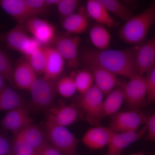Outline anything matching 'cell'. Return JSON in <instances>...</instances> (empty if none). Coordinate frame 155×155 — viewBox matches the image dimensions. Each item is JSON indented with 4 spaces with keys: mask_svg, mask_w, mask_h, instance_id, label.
Listing matches in <instances>:
<instances>
[{
    "mask_svg": "<svg viewBox=\"0 0 155 155\" xmlns=\"http://www.w3.org/2000/svg\"><path fill=\"white\" fill-rule=\"evenodd\" d=\"M136 47L123 50H87L81 59L85 65L93 64L115 75L131 78L138 74L136 65Z\"/></svg>",
    "mask_w": 155,
    "mask_h": 155,
    "instance_id": "6da1fadb",
    "label": "cell"
},
{
    "mask_svg": "<svg viewBox=\"0 0 155 155\" xmlns=\"http://www.w3.org/2000/svg\"><path fill=\"white\" fill-rule=\"evenodd\" d=\"M155 22V3L138 15L125 22L120 29V38L127 44L137 45L146 37L151 26Z\"/></svg>",
    "mask_w": 155,
    "mask_h": 155,
    "instance_id": "7a4b0ae2",
    "label": "cell"
},
{
    "mask_svg": "<svg viewBox=\"0 0 155 155\" xmlns=\"http://www.w3.org/2000/svg\"><path fill=\"white\" fill-rule=\"evenodd\" d=\"M46 137L50 144L62 155H75L78 140L67 127L47 119Z\"/></svg>",
    "mask_w": 155,
    "mask_h": 155,
    "instance_id": "3957f363",
    "label": "cell"
},
{
    "mask_svg": "<svg viewBox=\"0 0 155 155\" xmlns=\"http://www.w3.org/2000/svg\"><path fill=\"white\" fill-rule=\"evenodd\" d=\"M8 47L27 57L41 45L27 33L22 24L16 26L0 36Z\"/></svg>",
    "mask_w": 155,
    "mask_h": 155,
    "instance_id": "277c9868",
    "label": "cell"
},
{
    "mask_svg": "<svg viewBox=\"0 0 155 155\" xmlns=\"http://www.w3.org/2000/svg\"><path fill=\"white\" fill-rule=\"evenodd\" d=\"M103 95V93L94 85L88 91L81 94L78 98V105L85 113L87 120L91 125L97 126L104 119Z\"/></svg>",
    "mask_w": 155,
    "mask_h": 155,
    "instance_id": "5b68a950",
    "label": "cell"
},
{
    "mask_svg": "<svg viewBox=\"0 0 155 155\" xmlns=\"http://www.w3.org/2000/svg\"><path fill=\"white\" fill-rule=\"evenodd\" d=\"M56 83V81L37 78L29 91L34 105L41 109H48L54 105L58 94Z\"/></svg>",
    "mask_w": 155,
    "mask_h": 155,
    "instance_id": "8992f818",
    "label": "cell"
},
{
    "mask_svg": "<svg viewBox=\"0 0 155 155\" xmlns=\"http://www.w3.org/2000/svg\"><path fill=\"white\" fill-rule=\"evenodd\" d=\"M147 117L137 110L118 112L113 115L109 128L117 133L136 131L145 124Z\"/></svg>",
    "mask_w": 155,
    "mask_h": 155,
    "instance_id": "52a82bcc",
    "label": "cell"
},
{
    "mask_svg": "<svg viewBox=\"0 0 155 155\" xmlns=\"http://www.w3.org/2000/svg\"><path fill=\"white\" fill-rule=\"evenodd\" d=\"M124 101L127 107L137 110L146 100L147 87L145 78L137 75L124 84Z\"/></svg>",
    "mask_w": 155,
    "mask_h": 155,
    "instance_id": "ba28073f",
    "label": "cell"
},
{
    "mask_svg": "<svg viewBox=\"0 0 155 155\" xmlns=\"http://www.w3.org/2000/svg\"><path fill=\"white\" fill-rule=\"evenodd\" d=\"M25 30L31 34L42 46L55 41L56 29L50 22L37 17H31L22 24Z\"/></svg>",
    "mask_w": 155,
    "mask_h": 155,
    "instance_id": "9c48e42d",
    "label": "cell"
},
{
    "mask_svg": "<svg viewBox=\"0 0 155 155\" xmlns=\"http://www.w3.org/2000/svg\"><path fill=\"white\" fill-rule=\"evenodd\" d=\"M81 39L77 35H63L57 38L55 48L72 69L77 68L79 65L78 49Z\"/></svg>",
    "mask_w": 155,
    "mask_h": 155,
    "instance_id": "30bf717a",
    "label": "cell"
},
{
    "mask_svg": "<svg viewBox=\"0 0 155 155\" xmlns=\"http://www.w3.org/2000/svg\"><path fill=\"white\" fill-rule=\"evenodd\" d=\"M146 131L145 127L140 130L125 133H117L112 130L106 155H121L127 147L140 139Z\"/></svg>",
    "mask_w": 155,
    "mask_h": 155,
    "instance_id": "8fae6325",
    "label": "cell"
},
{
    "mask_svg": "<svg viewBox=\"0 0 155 155\" xmlns=\"http://www.w3.org/2000/svg\"><path fill=\"white\" fill-rule=\"evenodd\" d=\"M136 65L139 75H143L155 66V35L149 40L136 47Z\"/></svg>",
    "mask_w": 155,
    "mask_h": 155,
    "instance_id": "7c38bea8",
    "label": "cell"
},
{
    "mask_svg": "<svg viewBox=\"0 0 155 155\" xmlns=\"http://www.w3.org/2000/svg\"><path fill=\"white\" fill-rule=\"evenodd\" d=\"M36 73L25 57L17 60L14 66L13 81L14 86L23 90H29L37 79Z\"/></svg>",
    "mask_w": 155,
    "mask_h": 155,
    "instance_id": "4fadbf2b",
    "label": "cell"
},
{
    "mask_svg": "<svg viewBox=\"0 0 155 155\" xmlns=\"http://www.w3.org/2000/svg\"><path fill=\"white\" fill-rule=\"evenodd\" d=\"M32 119L24 106L9 111L2 120L3 127L15 134L30 125Z\"/></svg>",
    "mask_w": 155,
    "mask_h": 155,
    "instance_id": "5bb4252c",
    "label": "cell"
},
{
    "mask_svg": "<svg viewBox=\"0 0 155 155\" xmlns=\"http://www.w3.org/2000/svg\"><path fill=\"white\" fill-rule=\"evenodd\" d=\"M78 111L75 106L61 103L48 109L47 119L57 125L66 127L77 120Z\"/></svg>",
    "mask_w": 155,
    "mask_h": 155,
    "instance_id": "9a60e30c",
    "label": "cell"
},
{
    "mask_svg": "<svg viewBox=\"0 0 155 155\" xmlns=\"http://www.w3.org/2000/svg\"><path fill=\"white\" fill-rule=\"evenodd\" d=\"M86 66L92 75L94 85L103 94H108L118 85L117 76L114 73L97 65L89 64Z\"/></svg>",
    "mask_w": 155,
    "mask_h": 155,
    "instance_id": "2e32d148",
    "label": "cell"
},
{
    "mask_svg": "<svg viewBox=\"0 0 155 155\" xmlns=\"http://www.w3.org/2000/svg\"><path fill=\"white\" fill-rule=\"evenodd\" d=\"M0 8L18 23L23 24L34 17L25 0H0Z\"/></svg>",
    "mask_w": 155,
    "mask_h": 155,
    "instance_id": "e0dca14e",
    "label": "cell"
},
{
    "mask_svg": "<svg viewBox=\"0 0 155 155\" xmlns=\"http://www.w3.org/2000/svg\"><path fill=\"white\" fill-rule=\"evenodd\" d=\"M112 130L109 127L97 125L89 128L82 138V143L92 149H100L107 145Z\"/></svg>",
    "mask_w": 155,
    "mask_h": 155,
    "instance_id": "ac0fdd59",
    "label": "cell"
},
{
    "mask_svg": "<svg viewBox=\"0 0 155 155\" xmlns=\"http://www.w3.org/2000/svg\"><path fill=\"white\" fill-rule=\"evenodd\" d=\"M47 61L43 77L56 81L63 72L65 60L54 48L46 47Z\"/></svg>",
    "mask_w": 155,
    "mask_h": 155,
    "instance_id": "d6986e66",
    "label": "cell"
},
{
    "mask_svg": "<svg viewBox=\"0 0 155 155\" xmlns=\"http://www.w3.org/2000/svg\"><path fill=\"white\" fill-rule=\"evenodd\" d=\"M88 17L86 9L81 7L77 12L63 19L62 26L69 34H80L87 29Z\"/></svg>",
    "mask_w": 155,
    "mask_h": 155,
    "instance_id": "ffe728a7",
    "label": "cell"
},
{
    "mask_svg": "<svg viewBox=\"0 0 155 155\" xmlns=\"http://www.w3.org/2000/svg\"><path fill=\"white\" fill-rule=\"evenodd\" d=\"M86 10L88 17L94 20L98 24L112 28L116 24L114 18L110 16L106 8L98 0H88L86 2Z\"/></svg>",
    "mask_w": 155,
    "mask_h": 155,
    "instance_id": "44dd1931",
    "label": "cell"
},
{
    "mask_svg": "<svg viewBox=\"0 0 155 155\" xmlns=\"http://www.w3.org/2000/svg\"><path fill=\"white\" fill-rule=\"evenodd\" d=\"M124 84L118 82V86L108 94L103 103L104 118L118 113L124 101Z\"/></svg>",
    "mask_w": 155,
    "mask_h": 155,
    "instance_id": "7402d4cb",
    "label": "cell"
},
{
    "mask_svg": "<svg viewBox=\"0 0 155 155\" xmlns=\"http://www.w3.org/2000/svg\"><path fill=\"white\" fill-rule=\"evenodd\" d=\"M24 100L13 87L6 85L0 91V112L24 106Z\"/></svg>",
    "mask_w": 155,
    "mask_h": 155,
    "instance_id": "603a6c76",
    "label": "cell"
},
{
    "mask_svg": "<svg viewBox=\"0 0 155 155\" xmlns=\"http://www.w3.org/2000/svg\"><path fill=\"white\" fill-rule=\"evenodd\" d=\"M18 134L36 151L47 143L46 135L38 126L32 123Z\"/></svg>",
    "mask_w": 155,
    "mask_h": 155,
    "instance_id": "cb8c5ba5",
    "label": "cell"
},
{
    "mask_svg": "<svg viewBox=\"0 0 155 155\" xmlns=\"http://www.w3.org/2000/svg\"><path fill=\"white\" fill-rule=\"evenodd\" d=\"M91 41L96 49H107L111 42V35L105 26L101 24H94L89 31Z\"/></svg>",
    "mask_w": 155,
    "mask_h": 155,
    "instance_id": "d4e9b609",
    "label": "cell"
},
{
    "mask_svg": "<svg viewBox=\"0 0 155 155\" xmlns=\"http://www.w3.org/2000/svg\"><path fill=\"white\" fill-rule=\"evenodd\" d=\"M108 12L125 22H127L134 15L130 10L122 3L116 0H98Z\"/></svg>",
    "mask_w": 155,
    "mask_h": 155,
    "instance_id": "484cf974",
    "label": "cell"
},
{
    "mask_svg": "<svg viewBox=\"0 0 155 155\" xmlns=\"http://www.w3.org/2000/svg\"><path fill=\"white\" fill-rule=\"evenodd\" d=\"M25 57L37 75L43 74L46 64V47L41 46L29 56Z\"/></svg>",
    "mask_w": 155,
    "mask_h": 155,
    "instance_id": "4316f807",
    "label": "cell"
},
{
    "mask_svg": "<svg viewBox=\"0 0 155 155\" xmlns=\"http://www.w3.org/2000/svg\"><path fill=\"white\" fill-rule=\"evenodd\" d=\"M75 72L61 78L56 83L58 94L64 98H69L75 94L76 89L75 81Z\"/></svg>",
    "mask_w": 155,
    "mask_h": 155,
    "instance_id": "83f0119b",
    "label": "cell"
},
{
    "mask_svg": "<svg viewBox=\"0 0 155 155\" xmlns=\"http://www.w3.org/2000/svg\"><path fill=\"white\" fill-rule=\"evenodd\" d=\"M14 66L8 54L0 48V75L11 87H15L13 81Z\"/></svg>",
    "mask_w": 155,
    "mask_h": 155,
    "instance_id": "f1b7e54d",
    "label": "cell"
},
{
    "mask_svg": "<svg viewBox=\"0 0 155 155\" xmlns=\"http://www.w3.org/2000/svg\"><path fill=\"white\" fill-rule=\"evenodd\" d=\"M75 81L76 89L81 94L85 93L94 85L92 75L88 69L75 72Z\"/></svg>",
    "mask_w": 155,
    "mask_h": 155,
    "instance_id": "f546056e",
    "label": "cell"
},
{
    "mask_svg": "<svg viewBox=\"0 0 155 155\" xmlns=\"http://www.w3.org/2000/svg\"><path fill=\"white\" fill-rule=\"evenodd\" d=\"M81 2L78 0H60L57 5L59 15L64 19L75 13Z\"/></svg>",
    "mask_w": 155,
    "mask_h": 155,
    "instance_id": "4dcf8cb0",
    "label": "cell"
},
{
    "mask_svg": "<svg viewBox=\"0 0 155 155\" xmlns=\"http://www.w3.org/2000/svg\"><path fill=\"white\" fill-rule=\"evenodd\" d=\"M13 152L14 155H30L36 151L25 141L19 134H17L14 140Z\"/></svg>",
    "mask_w": 155,
    "mask_h": 155,
    "instance_id": "1f68e13d",
    "label": "cell"
},
{
    "mask_svg": "<svg viewBox=\"0 0 155 155\" xmlns=\"http://www.w3.org/2000/svg\"><path fill=\"white\" fill-rule=\"evenodd\" d=\"M25 3L34 17L47 13L49 7L45 0H25Z\"/></svg>",
    "mask_w": 155,
    "mask_h": 155,
    "instance_id": "d6a6232c",
    "label": "cell"
},
{
    "mask_svg": "<svg viewBox=\"0 0 155 155\" xmlns=\"http://www.w3.org/2000/svg\"><path fill=\"white\" fill-rule=\"evenodd\" d=\"M147 87L146 100L149 103L155 102V66L145 76Z\"/></svg>",
    "mask_w": 155,
    "mask_h": 155,
    "instance_id": "836d02e7",
    "label": "cell"
},
{
    "mask_svg": "<svg viewBox=\"0 0 155 155\" xmlns=\"http://www.w3.org/2000/svg\"><path fill=\"white\" fill-rule=\"evenodd\" d=\"M149 140L155 141V114L148 116L145 123Z\"/></svg>",
    "mask_w": 155,
    "mask_h": 155,
    "instance_id": "e575fe53",
    "label": "cell"
},
{
    "mask_svg": "<svg viewBox=\"0 0 155 155\" xmlns=\"http://www.w3.org/2000/svg\"><path fill=\"white\" fill-rule=\"evenodd\" d=\"M36 152L38 155H61L58 150L48 143L36 151Z\"/></svg>",
    "mask_w": 155,
    "mask_h": 155,
    "instance_id": "d590c367",
    "label": "cell"
},
{
    "mask_svg": "<svg viewBox=\"0 0 155 155\" xmlns=\"http://www.w3.org/2000/svg\"><path fill=\"white\" fill-rule=\"evenodd\" d=\"M10 150V144L8 140L0 136V155H6Z\"/></svg>",
    "mask_w": 155,
    "mask_h": 155,
    "instance_id": "8d00e7d4",
    "label": "cell"
},
{
    "mask_svg": "<svg viewBox=\"0 0 155 155\" xmlns=\"http://www.w3.org/2000/svg\"><path fill=\"white\" fill-rule=\"evenodd\" d=\"M45 1L49 8L52 6H57L60 2V0H45Z\"/></svg>",
    "mask_w": 155,
    "mask_h": 155,
    "instance_id": "74e56055",
    "label": "cell"
},
{
    "mask_svg": "<svg viewBox=\"0 0 155 155\" xmlns=\"http://www.w3.org/2000/svg\"><path fill=\"white\" fill-rule=\"evenodd\" d=\"M5 82V81L4 78L0 75V91L6 85Z\"/></svg>",
    "mask_w": 155,
    "mask_h": 155,
    "instance_id": "f35d334b",
    "label": "cell"
},
{
    "mask_svg": "<svg viewBox=\"0 0 155 155\" xmlns=\"http://www.w3.org/2000/svg\"><path fill=\"white\" fill-rule=\"evenodd\" d=\"M132 155H145L142 152H139L137 153H136Z\"/></svg>",
    "mask_w": 155,
    "mask_h": 155,
    "instance_id": "ab89813d",
    "label": "cell"
},
{
    "mask_svg": "<svg viewBox=\"0 0 155 155\" xmlns=\"http://www.w3.org/2000/svg\"><path fill=\"white\" fill-rule=\"evenodd\" d=\"M30 155H38L37 153V152L34 153L32 154H31Z\"/></svg>",
    "mask_w": 155,
    "mask_h": 155,
    "instance_id": "60d3db41",
    "label": "cell"
}]
</instances>
